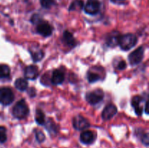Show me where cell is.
Returning a JSON list of instances; mask_svg holds the SVG:
<instances>
[{
	"label": "cell",
	"instance_id": "obj_24",
	"mask_svg": "<svg viewBox=\"0 0 149 148\" xmlns=\"http://www.w3.org/2000/svg\"><path fill=\"white\" fill-rule=\"evenodd\" d=\"M42 20V17L39 15V14H34L32 15L31 18V22L33 24H38L39 23H40Z\"/></svg>",
	"mask_w": 149,
	"mask_h": 148
},
{
	"label": "cell",
	"instance_id": "obj_5",
	"mask_svg": "<svg viewBox=\"0 0 149 148\" xmlns=\"http://www.w3.org/2000/svg\"><path fill=\"white\" fill-rule=\"evenodd\" d=\"M101 7L99 0H87V3L84 6V12L90 15H95L99 12Z\"/></svg>",
	"mask_w": 149,
	"mask_h": 148
},
{
	"label": "cell",
	"instance_id": "obj_22",
	"mask_svg": "<svg viewBox=\"0 0 149 148\" xmlns=\"http://www.w3.org/2000/svg\"><path fill=\"white\" fill-rule=\"evenodd\" d=\"M40 4L45 9H50L55 4V0H40Z\"/></svg>",
	"mask_w": 149,
	"mask_h": 148
},
{
	"label": "cell",
	"instance_id": "obj_15",
	"mask_svg": "<svg viewBox=\"0 0 149 148\" xmlns=\"http://www.w3.org/2000/svg\"><path fill=\"white\" fill-rule=\"evenodd\" d=\"M28 81L23 78H17L15 82V86L20 91H24L28 88Z\"/></svg>",
	"mask_w": 149,
	"mask_h": 148
},
{
	"label": "cell",
	"instance_id": "obj_19",
	"mask_svg": "<svg viewBox=\"0 0 149 148\" xmlns=\"http://www.w3.org/2000/svg\"><path fill=\"white\" fill-rule=\"evenodd\" d=\"M10 75V67L4 64L0 65V78H8Z\"/></svg>",
	"mask_w": 149,
	"mask_h": 148
},
{
	"label": "cell",
	"instance_id": "obj_1",
	"mask_svg": "<svg viewBox=\"0 0 149 148\" xmlns=\"http://www.w3.org/2000/svg\"><path fill=\"white\" fill-rule=\"evenodd\" d=\"M138 41L136 36L132 33H127L125 35H120L119 38L118 44L121 49L124 51H128L135 46Z\"/></svg>",
	"mask_w": 149,
	"mask_h": 148
},
{
	"label": "cell",
	"instance_id": "obj_21",
	"mask_svg": "<svg viewBox=\"0 0 149 148\" xmlns=\"http://www.w3.org/2000/svg\"><path fill=\"white\" fill-rule=\"evenodd\" d=\"M87 79H88V81L90 83L96 82V81H99L100 79V75L97 73L90 71L87 73Z\"/></svg>",
	"mask_w": 149,
	"mask_h": 148
},
{
	"label": "cell",
	"instance_id": "obj_11",
	"mask_svg": "<svg viewBox=\"0 0 149 148\" xmlns=\"http://www.w3.org/2000/svg\"><path fill=\"white\" fill-rule=\"evenodd\" d=\"M39 75V70L36 65H29L26 68L24 75L26 78L29 80H34L37 78Z\"/></svg>",
	"mask_w": 149,
	"mask_h": 148
},
{
	"label": "cell",
	"instance_id": "obj_20",
	"mask_svg": "<svg viewBox=\"0 0 149 148\" xmlns=\"http://www.w3.org/2000/svg\"><path fill=\"white\" fill-rule=\"evenodd\" d=\"M35 120L39 125H45V115L43 112L41 110H37L35 115Z\"/></svg>",
	"mask_w": 149,
	"mask_h": 148
},
{
	"label": "cell",
	"instance_id": "obj_16",
	"mask_svg": "<svg viewBox=\"0 0 149 148\" xmlns=\"http://www.w3.org/2000/svg\"><path fill=\"white\" fill-rule=\"evenodd\" d=\"M84 4L82 0H74L71 2L69 6V11H75V10H81L84 7Z\"/></svg>",
	"mask_w": 149,
	"mask_h": 148
},
{
	"label": "cell",
	"instance_id": "obj_6",
	"mask_svg": "<svg viewBox=\"0 0 149 148\" xmlns=\"http://www.w3.org/2000/svg\"><path fill=\"white\" fill-rule=\"evenodd\" d=\"M144 55V48L143 46H140L138 49L130 53L128 57V59L130 65H135L139 64L143 59Z\"/></svg>",
	"mask_w": 149,
	"mask_h": 148
},
{
	"label": "cell",
	"instance_id": "obj_27",
	"mask_svg": "<svg viewBox=\"0 0 149 148\" xmlns=\"http://www.w3.org/2000/svg\"><path fill=\"white\" fill-rule=\"evenodd\" d=\"M126 66H127V65H126V63H125V61H121V62H119V64H118L117 68H118V69H119V70H123L126 68Z\"/></svg>",
	"mask_w": 149,
	"mask_h": 148
},
{
	"label": "cell",
	"instance_id": "obj_3",
	"mask_svg": "<svg viewBox=\"0 0 149 148\" xmlns=\"http://www.w3.org/2000/svg\"><path fill=\"white\" fill-rule=\"evenodd\" d=\"M15 99L14 94L11 89L8 87L0 88V103L3 105H9L13 102Z\"/></svg>",
	"mask_w": 149,
	"mask_h": 148
},
{
	"label": "cell",
	"instance_id": "obj_10",
	"mask_svg": "<svg viewBox=\"0 0 149 148\" xmlns=\"http://www.w3.org/2000/svg\"><path fill=\"white\" fill-rule=\"evenodd\" d=\"M95 140V134L91 131H84L80 135V141L84 145L93 144Z\"/></svg>",
	"mask_w": 149,
	"mask_h": 148
},
{
	"label": "cell",
	"instance_id": "obj_9",
	"mask_svg": "<svg viewBox=\"0 0 149 148\" xmlns=\"http://www.w3.org/2000/svg\"><path fill=\"white\" fill-rule=\"evenodd\" d=\"M117 113V107L113 104H109L106 106L102 113V118L104 120L111 119Z\"/></svg>",
	"mask_w": 149,
	"mask_h": 148
},
{
	"label": "cell",
	"instance_id": "obj_26",
	"mask_svg": "<svg viewBox=\"0 0 149 148\" xmlns=\"http://www.w3.org/2000/svg\"><path fill=\"white\" fill-rule=\"evenodd\" d=\"M142 142L145 145L148 146V143H149V139H148V133H145V134L142 137Z\"/></svg>",
	"mask_w": 149,
	"mask_h": 148
},
{
	"label": "cell",
	"instance_id": "obj_7",
	"mask_svg": "<svg viewBox=\"0 0 149 148\" xmlns=\"http://www.w3.org/2000/svg\"><path fill=\"white\" fill-rule=\"evenodd\" d=\"M90 124L88 120L81 115H78L73 118V126L77 130H84L90 127Z\"/></svg>",
	"mask_w": 149,
	"mask_h": 148
},
{
	"label": "cell",
	"instance_id": "obj_29",
	"mask_svg": "<svg viewBox=\"0 0 149 148\" xmlns=\"http://www.w3.org/2000/svg\"><path fill=\"white\" fill-rule=\"evenodd\" d=\"M112 1H113V2H116V1H123V0H111Z\"/></svg>",
	"mask_w": 149,
	"mask_h": 148
},
{
	"label": "cell",
	"instance_id": "obj_28",
	"mask_svg": "<svg viewBox=\"0 0 149 148\" xmlns=\"http://www.w3.org/2000/svg\"><path fill=\"white\" fill-rule=\"evenodd\" d=\"M148 102H146V107H145V112L146 113L147 115L148 114Z\"/></svg>",
	"mask_w": 149,
	"mask_h": 148
},
{
	"label": "cell",
	"instance_id": "obj_23",
	"mask_svg": "<svg viewBox=\"0 0 149 148\" xmlns=\"http://www.w3.org/2000/svg\"><path fill=\"white\" fill-rule=\"evenodd\" d=\"M7 139V129L4 126H0V143H4Z\"/></svg>",
	"mask_w": 149,
	"mask_h": 148
},
{
	"label": "cell",
	"instance_id": "obj_17",
	"mask_svg": "<svg viewBox=\"0 0 149 148\" xmlns=\"http://www.w3.org/2000/svg\"><path fill=\"white\" fill-rule=\"evenodd\" d=\"M30 53L31 55L32 59L35 62H38V61H40L44 57V52L41 49H33V50H30Z\"/></svg>",
	"mask_w": 149,
	"mask_h": 148
},
{
	"label": "cell",
	"instance_id": "obj_25",
	"mask_svg": "<svg viewBox=\"0 0 149 148\" xmlns=\"http://www.w3.org/2000/svg\"><path fill=\"white\" fill-rule=\"evenodd\" d=\"M36 139L37 142H39V143L43 142L45 139V136L43 133V132L41 131H38L36 133Z\"/></svg>",
	"mask_w": 149,
	"mask_h": 148
},
{
	"label": "cell",
	"instance_id": "obj_4",
	"mask_svg": "<svg viewBox=\"0 0 149 148\" xmlns=\"http://www.w3.org/2000/svg\"><path fill=\"white\" fill-rule=\"evenodd\" d=\"M104 93L102 89H96L93 91H90L86 94V100L91 104H96L100 102L103 100Z\"/></svg>",
	"mask_w": 149,
	"mask_h": 148
},
{
	"label": "cell",
	"instance_id": "obj_18",
	"mask_svg": "<svg viewBox=\"0 0 149 148\" xmlns=\"http://www.w3.org/2000/svg\"><path fill=\"white\" fill-rule=\"evenodd\" d=\"M119 36H120V35H119V33H114V34L113 33V34L109 35V36L107 39L108 46H115L116 44H118Z\"/></svg>",
	"mask_w": 149,
	"mask_h": 148
},
{
	"label": "cell",
	"instance_id": "obj_12",
	"mask_svg": "<svg viewBox=\"0 0 149 148\" xmlns=\"http://www.w3.org/2000/svg\"><path fill=\"white\" fill-rule=\"evenodd\" d=\"M65 79V75L64 73L61 70H55L52 73V77H51V82L54 85H58L61 84L63 82Z\"/></svg>",
	"mask_w": 149,
	"mask_h": 148
},
{
	"label": "cell",
	"instance_id": "obj_2",
	"mask_svg": "<svg viewBox=\"0 0 149 148\" xmlns=\"http://www.w3.org/2000/svg\"><path fill=\"white\" fill-rule=\"evenodd\" d=\"M29 109L24 100L17 102L13 109V115L17 119H23L29 115Z\"/></svg>",
	"mask_w": 149,
	"mask_h": 148
},
{
	"label": "cell",
	"instance_id": "obj_13",
	"mask_svg": "<svg viewBox=\"0 0 149 148\" xmlns=\"http://www.w3.org/2000/svg\"><path fill=\"white\" fill-rule=\"evenodd\" d=\"M143 102V98L141 96H135L131 100V104L135 108L137 115H141L143 113V107L141 106V103Z\"/></svg>",
	"mask_w": 149,
	"mask_h": 148
},
{
	"label": "cell",
	"instance_id": "obj_14",
	"mask_svg": "<svg viewBox=\"0 0 149 148\" xmlns=\"http://www.w3.org/2000/svg\"><path fill=\"white\" fill-rule=\"evenodd\" d=\"M63 39V41L65 42V44L69 46H72L73 47V46H75L76 44H77V41H76L74 36L68 30L64 31Z\"/></svg>",
	"mask_w": 149,
	"mask_h": 148
},
{
	"label": "cell",
	"instance_id": "obj_8",
	"mask_svg": "<svg viewBox=\"0 0 149 148\" xmlns=\"http://www.w3.org/2000/svg\"><path fill=\"white\" fill-rule=\"evenodd\" d=\"M52 30L53 29H52V26H50L47 22L43 21V20L38 23L37 27H36L37 33L45 37L50 36L52 33Z\"/></svg>",
	"mask_w": 149,
	"mask_h": 148
}]
</instances>
